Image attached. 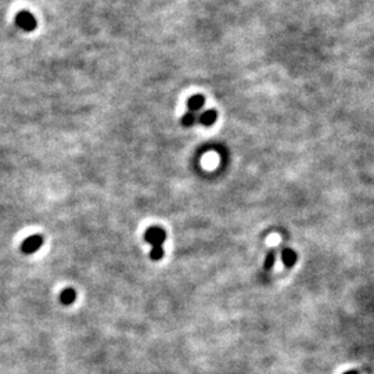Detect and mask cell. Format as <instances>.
Instances as JSON below:
<instances>
[{"mask_svg": "<svg viewBox=\"0 0 374 374\" xmlns=\"http://www.w3.org/2000/svg\"><path fill=\"white\" fill-rule=\"evenodd\" d=\"M165 237V232L160 227H150L147 232H146L145 235V240L147 243L153 245V249H151V260L154 261H158L162 258V254H164V251H162V243H164Z\"/></svg>", "mask_w": 374, "mask_h": 374, "instance_id": "6da1fadb", "label": "cell"}, {"mask_svg": "<svg viewBox=\"0 0 374 374\" xmlns=\"http://www.w3.org/2000/svg\"><path fill=\"white\" fill-rule=\"evenodd\" d=\"M218 120V114L215 110H207L198 115V124L204 125V126H211L214 125Z\"/></svg>", "mask_w": 374, "mask_h": 374, "instance_id": "5b68a950", "label": "cell"}, {"mask_svg": "<svg viewBox=\"0 0 374 374\" xmlns=\"http://www.w3.org/2000/svg\"><path fill=\"white\" fill-rule=\"evenodd\" d=\"M15 24L18 25V28H21L25 32H32L36 30V18L31 14L30 11L22 10L18 11V14L15 15Z\"/></svg>", "mask_w": 374, "mask_h": 374, "instance_id": "7a4b0ae2", "label": "cell"}, {"mask_svg": "<svg viewBox=\"0 0 374 374\" xmlns=\"http://www.w3.org/2000/svg\"><path fill=\"white\" fill-rule=\"evenodd\" d=\"M295 261H297V255L291 249H284L283 251V262H284L285 266L291 268L295 264Z\"/></svg>", "mask_w": 374, "mask_h": 374, "instance_id": "ba28073f", "label": "cell"}, {"mask_svg": "<svg viewBox=\"0 0 374 374\" xmlns=\"http://www.w3.org/2000/svg\"><path fill=\"white\" fill-rule=\"evenodd\" d=\"M273 264H274V252L273 251H270L268 256H266V261H265V270H270L273 268Z\"/></svg>", "mask_w": 374, "mask_h": 374, "instance_id": "9c48e42d", "label": "cell"}, {"mask_svg": "<svg viewBox=\"0 0 374 374\" xmlns=\"http://www.w3.org/2000/svg\"><path fill=\"white\" fill-rule=\"evenodd\" d=\"M347 374H356V373H355V371H348Z\"/></svg>", "mask_w": 374, "mask_h": 374, "instance_id": "30bf717a", "label": "cell"}, {"mask_svg": "<svg viewBox=\"0 0 374 374\" xmlns=\"http://www.w3.org/2000/svg\"><path fill=\"white\" fill-rule=\"evenodd\" d=\"M204 103H205L204 96L194 95L187 100V108H189L190 112H197V111H199L203 107H204Z\"/></svg>", "mask_w": 374, "mask_h": 374, "instance_id": "277c9868", "label": "cell"}, {"mask_svg": "<svg viewBox=\"0 0 374 374\" xmlns=\"http://www.w3.org/2000/svg\"><path fill=\"white\" fill-rule=\"evenodd\" d=\"M42 244H43V237L40 235H34L28 239H25L20 248L24 254H34L42 247Z\"/></svg>", "mask_w": 374, "mask_h": 374, "instance_id": "3957f363", "label": "cell"}, {"mask_svg": "<svg viewBox=\"0 0 374 374\" xmlns=\"http://www.w3.org/2000/svg\"><path fill=\"white\" fill-rule=\"evenodd\" d=\"M76 299V293L74 289H65L60 294V301L63 305H71Z\"/></svg>", "mask_w": 374, "mask_h": 374, "instance_id": "8992f818", "label": "cell"}, {"mask_svg": "<svg viewBox=\"0 0 374 374\" xmlns=\"http://www.w3.org/2000/svg\"><path fill=\"white\" fill-rule=\"evenodd\" d=\"M197 122H198V115L195 114V112H190V111H187L185 117L182 118V124L185 125V126H193Z\"/></svg>", "mask_w": 374, "mask_h": 374, "instance_id": "52a82bcc", "label": "cell"}]
</instances>
